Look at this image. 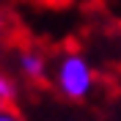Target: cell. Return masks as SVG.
I'll list each match as a JSON object with an SVG mask.
<instances>
[{
    "label": "cell",
    "instance_id": "obj_2",
    "mask_svg": "<svg viewBox=\"0 0 121 121\" xmlns=\"http://www.w3.org/2000/svg\"><path fill=\"white\" fill-rule=\"evenodd\" d=\"M19 69H22L25 77H30V80H41L47 74V60L36 50H25V52H19Z\"/></svg>",
    "mask_w": 121,
    "mask_h": 121
},
{
    "label": "cell",
    "instance_id": "obj_1",
    "mask_svg": "<svg viewBox=\"0 0 121 121\" xmlns=\"http://www.w3.org/2000/svg\"><path fill=\"white\" fill-rule=\"evenodd\" d=\"M55 83H58V91L66 99H85L94 88V69L83 55L66 52L58 60Z\"/></svg>",
    "mask_w": 121,
    "mask_h": 121
},
{
    "label": "cell",
    "instance_id": "obj_6",
    "mask_svg": "<svg viewBox=\"0 0 121 121\" xmlns=\"http://www.w3.org/2000/svg\"><path fill=\"white\" fill-rule=\"evenodd\" d=\"M3 25H6V22H3V14H0V30H3Z\"/></svg>",
    "mask_w": 121,
    "mask_h": 121
},
{
    "label": "cell",
    "instance_id": "obj_3",
    "mask_svg": "<svg viewBox=\"0 0 121 121\" xmlns=\"http://www.w3.org/2000/svg\"><path fill=\"white\" fill-rule=\"evenodd\" d=\"M0 94L6 99H14V85H11V80H8L3 72H0Z\"/></svg>",
    "mask_w": 121,
    "mask_h": 121
},
{
    "label": "cell",
    "instance_id": "obj_5",
    "mask_svg": "<svg viewBox=\"0 0 121 121\" xmlns=\"http://www.w3.org/2000/svg\"><path fill=\"white\" fill-rule=\"evenodd\" d=\"M8 102H11V99H6L3 94H0V110H6V107H8Z\"/></svg>",
    "mask_w": 121,
    "mask_h": 121
},
{
    "label": "cell",
    "instance_id": "obj_4",
    "mask_svg": "<svg viewBox=\"0 0 121 121\" xmlns=\"http://www.w3.org/2000/svg\"><path fill=\"white\" fill-rule=\"evenodd\" d=\"M0 121H19V118H17V116L6 107V110H0Z\"/></svg>",
    "mask_w": 121,
    "mask_h": 121
}]
</instances>
